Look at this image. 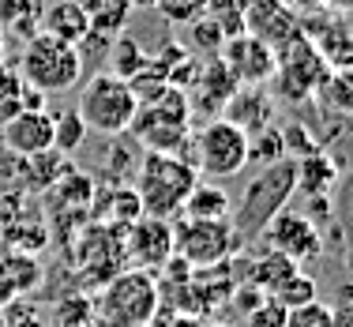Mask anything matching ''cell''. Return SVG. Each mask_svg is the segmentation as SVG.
Here are the masks:
<instances>
[{"label":"cell","instance_id":"obj_32","mask_svg":"<svg viewBox=\"0 0 353 327\" xmlns=\"http://www.w3.org/2000/svg\"><path fill=\"white\" fill-rule=\"evenodd\" d=\"M282 143H285V155L293 150V158H305V155H312V150H319V143L308 136L305 124H293V128H285V132H282Z\"/></svg>","mask_w":353,"mask_h":327},{"label":"cell","instance_id":"obj_39","mask_svg":"<svg viewBox=\"0 0 353 327\" xmlns=\"http://www.w3.org/2000/svg\"><path fill=\"white\" fill-rule=\"evenodd\" d=\"M0 327H4V313H0Z\"/></svg>","mask_w":353,"mask_h":327},{"label":"cell","instance_id":"obj_36","mask_svg":"<svg viewBox=\"0 0 353 327\" xmlns=\"http://www.w3.org/2000/svg\"><path fill=\"white\" fill-rule=\"evenodd\" d=\"M128 8H154V0H124Z\"/></svg>","mask_w":353,"mask_h":327},{"label":"cell","instance_id":"obj_35","mask_svg":"<svg viewBox=\"0 0 353 327\" xmlns=\"http://www.w3.org/2000/svg\"><path fill=\"white\" fill-rule=\"evenodd\" d=\"M72 4H75V8H83L87 15H98V12H102V8L109 4V0H72Z\"/></svg>","mask_w":353,"mask_h":327},{"label":"cell","instance_id":"obj_30","mask_svg":"<svg viewBox=\"0 0 353 327\" xmlns=\"http://www.w3.org/2000/svg\"><path fill=\"white\" fill-rule=\"evenodd\" d=\"M57 327H94V301L68 297L57 308Z\"/></svg>","mask_w":353,"mask_h":327},{"label":"cell","instance_id":"obj_21","mask_svg":"<svg viewBox=\"0 0 353 327\" xmlns=\"http://www.w3.org/2000/svg\"><path fill=\"white\" fill-rule=\"evenodd\" d=\"M267 301H274L279 308H301V305H312V301H319V286L316 279H308L305 271H293L290 279H282L279 286H274L271 293H267Z\"/></svg>","mask_w":353,"mask_h":327},{"label":"cell","instance_id":"obj_19","mask_svg":"<svg viewBox=\"0 0 353 327\" xmlns=\"http://www.w3.org/2000/svg\"><path fill=\"white\" fill-rule=\"evenodd\" d=\"M293 271H301L297 264H293L290 256H282V252H274V248H267L263 256H256L252 259V271L248 275H241V282H248V286H256L259 293H271L274 286H279L282 279H290Z\"/></svg>","mask_w":353,"mask_h":327},{"label":"cell","instance_id":"obj_1","mask_svg":"<svg viewBox=\"0 0 353 327\" xmlns=\"http://www.w3.org/2000/svg\"><path fill=\"white\" fill-rule=\"evenodd\" d=\"M162 308V290L147 271H117L94 297V327H150Z\"/></svg>","mask_w":353,"mask_h":327},{"label":"cell","instance_id":"obj_15","mask_svg":"<svg viewBox=\"0 0 353 327\" xmlns=\"http://www.w3.org/2000/svg\"><path fill=\"white\" fill-rule=\"evenodd\" d=\"M271 117H274V102L267 95V87H237L222 109V121L237 124L245 136H256V132L271 128Z\"/></svg>","mask_w":353,"mask_h":327},{"label":"cell","instance_id":"obj_7","mask_svg":"<svg viewBox=\"0 0 353 327\" xmlns=\"http://www.w3.org/2000/svg\"><path fill=\"white\" fill-rule=\"evenodd\" d=\"M241 233L230 218H176L173 222V256L188 267H214L233 259Z\"/></svg>","mask_w":353,"mask_h":327},{"label":"cell","instance_id":"obj_26","mask_svg":"<svg viewBox=\"0 0 353 327\" xmlns=\"http://www.w3.org/2000/svg\"><path fill=\"white\" fill-rule=\"evenodd\" d=\"M154 8L162 12L165 23H173V27H188V23H196L207 15V0H154Z\"/></svg>","mask_w":353,"mask_h":327},{"label":"cell","instance_id":"obj_12","mask_svg":"<svg viewBox=\"0 0 353 327\" xmlns=\"http://www.w3.org/2000/svg\"><path fill=\"white\" fill-rule=\"evenodd\" d=\"M233 90H237V79L222 64V57H196V72H192L188 87H184V98H188L192 113L199 109L203 117H222Z\"/></svg>","mask_w":353,"mask_h":327},{"label":"cell","instance_id":"obj_22","mask_svg":"<svg viewBox=\"0 0 353 327\" xmlns=\"http://www.w3.org/2000/svg\"><path fill=\"white\" fill-rule=\"evenodd\" d=\"M150 57L143 53V46L132 34H117L113 46H109V72L121 75V79H132L143 64H147Z\"/></svg>","mask_w":353,"mask_h":327},{"label":"cell","instance_id":"obj_29","mask_svg":"<svg viewBox=\"0 0 353 327\" xmlns=\"http://www.w3.org/2000/svg\"><path fill=\"white\" fill-rule=\"evenodd\" d=\"M282 327H334V320H331V308L323 301H312V305L290 308Z\"/></svg>","mask_w":353,"mask_h":327},{"label":"cell","instance_id":"obj_16","mask_svg":"<svg viewBox=\"0 0 353 327\" xmlns=\"http://www.w3.org/2000/svg\"><path fill=\"white\" fill-rule=\"evenodd\" d=\"M90 30V15L83 8H75L72 0H49L41 4V34L68 41V46H79Z\"/></svg>","mask_w":353,"mask_h":327},{"label":"cell","instance_id":"obj_6","mask_svg":"<svg viewBox=\"0 0 353 327\" xmlns=\"http://www.w3.org/2000/svg\"><path fill=\"white\" fill-rule=\"evenodd\" d=\"M136 98H132L128 83L113 72H98L83 83V95L75 113L83 117L87 132H98V136H121L128 132L132 117H136Z\"/></svg>","mask_w":353,"mask_h":327},{"label":"cell","instance_id":"obj_38","mask_svg":"<svg viewBox=\"0 0 353 327\" xmlns=\"http://www.w3.org/2000/svg\"><path fill=\"white\" fill-rule=\"evenodd\" d=\"M199 327H230V324H218V320H203Z\"/></svg>","mask_w":353,"mask_h":327},{"label":"cell","instance_id":"obj_17","mask_svg":"<svg viewBox=\"0 0 353 327\" xmlns=\"http://www.w3.org/2000/svg\"><path fill=\"white\" fill-rule=\"evenodd\" d=\"M293 162H297V192L301 196H327V188L339 177V170H334L331 155L323 147L305 155V158H293Z\"/></svg>","mask_w":353,"mask_h":327},{"label":"cell","instance_id":"obj_37","mask_svg":"<svg viewBox=\"0 0 353 327\" xmlns=\"http://www.w3.org/2000/svg\"><path fill=\"white\" fill-rule=\"evenodd\" d=\"M0 68H4V30H0Z\"/></svg>","mask_w":353,"mask_h":327},{"label":"cell","instance_id":"obj_9","mask_svg":"<svg viewBox=\"0 0 353 327\" xmlns=\"http://www.w3.org/2000/svg\"><path fill=\"white\" fill-rule=\"evenodd\" d=\"M274 57H279V68H274L271 83H279L285 98H308L319 83L327 79V72H331L323 64V57L316 53L312 38H308L305 30H301L285 49H279Z\"/></svg>","mask_w":353,"mask_h":327},{"label":"cell","instance_id":"obj_33","mask_svg":"<svg viewBox=\"0 0 353 327\" xmlns=\"http://www.w3.org/2000/svg\"><path fill=\"white\" fill-rule=\"evenodd\" d=\"M282 324H285V308H279L274 301H263L241 320V327H282Z\"/></svg>","mask_w":353,"mask_h":327},{"label":"cell","instance_id":"obj_25","mask_svg":"<svg viewBox=\"0 0 353 327\" xmlns=\"http://www.w3.org/2000/svg\"><path fill=\"white\" fill-rule=\"evenodd\" d=\"M282 158H290V155H285L279 128H263L256 136H248V162L252 166H271V162H282Z\"/></svg>","mask_w":353,"mask_h":327},{"label":"cell","instance_id":"obj_13","mask_svg":"<svg viewBox=\"0 0 353 327\" xmlns=\"http://www.w3.org/2000/svg\"><path fill=\"white\" fill-rule=\"evenodd\" d=\"M263 237L274 252L290 256L293 264H308L323 252V233H319L316 222H308L305 215H293V211H279L271 222L263 226Z\"/></svg>","mask_w":353,"mask_h":327},{"label":"cell","instance_id":"obj_24","mask_svg":"<svg viewBox=\"0 0 353 327\" xmlns=\"http://www.w3.org/2000/svg\"><path fill=\"white\" fill-rule=\"evenodd\" d=\"M0 267H4L8 282H12L15 293H30L41 282V271H38V259L34 256H23V252H12L0 259Z\"/></svg>","mask_w":353,"mask_h":327},{"label":"cell","instance_id":"obj_8","mask_svg":"<svg viewBox=\"0 0 353 327\" xmlns=\"http://www.w3.org/2000/svg\"><path fill=\"white\" fill-rule=\"evenodd\" d=\"M188 147H192L188 158L192 170L203 173V177H237L248 166V136L222 117H214L199 132H192Z\"/></svg>","mask_w":353,"mask_h":327},{"label":"cell","instance_id":"obj_31","mask_svg":"<svg viewBox=\"0 0 353 327\" xmlns=\"http://www.w3.org/2000/svg\"><path fill=\"white\" fill-rule=\"evenodd\" d=\"M19 90H23V79L15 75V68L4 64V68H0V124L19 113Z\"/></svg>","mask_w":353,"mask_h":327},{"label":"cell","instance_id":"obj_2","mask_svg":"<svg viewBox=\"0 0 353 327\" xmlns=\"http://www.w3.org/2000/svg\"><path fill=\"white\" fill-rule=\"evenodd\" d=\"M293 192H297V162H293V158L259 166V173L245 184L241 204L230 211L233 215L230 222H233V230L241 233V241L263 233V226L279 211H285V204L293 199Z\"/></svg>","mask_w":353,"mask_h":327},{"label":"cell","instance_id":"obj_14","mask_svg":"<svg viewBox=\"0 0 353 327\" xmlns=\"http://www.w3.org/2000/svg\"><path fill=\"white\" fill-rule=\"evenodd\" d=\"M0 139L12 155L34 158L41 150H53V113L49 109H19L0 124Z\"/></svg>","mask_w":353,"mask_h":327},{"label":"cell","instance_id":"obj_5","mask_svg":"<svg viewBox=\"0 0 353 327\" xmlns=\"http://www.w3.org/2000/svg\"><path fill=\"white\" fill-rule=\"evenodd\" d=\"M128 132L139 139V147L147 155H176L181 147H188L192 139V106L184 98V90L170 87L162 98L139 106L132 117Z\"/></svg>","mask_w":353,"mask_h":327},{"label":"cell","instance_id":"obj_4","mask_svg":"<svg viewBox=\"0 0 353 327\" xmlns=\"http://www.w3.org/2000/svg\"><path fill=\"white\" fill-rule=\"evenodd\" d=\"M15 75H19L27 87L41 90V95H64V90L79 87L83 79V57L79 49L68 46V41H57L49 34H38L23 41V57L15 64Z\"/></svg>","mask_w":353,"mask_h":327},{"label":"cell","instance_id":"obj_3","mask_svg":"<svg viewBox=\"0 0 353 327\" xmlns=\"http://www.w3.org/2000/svg\"><path fill=\"white\" fill-rule=\"evenodd\" d=\"M199 173L188 166V158L181 155H143V166L136 173V192L143 215L150 218H176L188 199V192L196 188Z\"/></svg>","mask_w":353,"mask_h":327},{"label":"cell","instance_id":"obj_20","mask_svg":"<svg viewBox=\"0 0 353 327\" xmlns=\"http://www.w3.org/2000/svg\"><path fill=\"white\" fill-rule=\"evenodd\" d=\"M233 211V199L225 188H218V184H199L188 192V199H184L181 215L176 218H230Z\"/></svg>","mask_w":353,"mask_h":327},{"label":"cell","instance_id":"obj_28","mask_svg":"<svg viewBox=\"0 0 353 327\" xmlns=\"http://www.w3.org/2000/svg\"><path fill=\"white\" fill-rule=\"evenodd\" d=\"M188 38H192V46L199 49L203 57H218L222 53V46H225V34L218 30V23L214 19H196V23H188Z\"/></svg>","mask_w":353,"mask_h":327},{"label":"cell","instance_id":"obj_11","mask_svg":"<svg viewBox=\"0 0 353 327\" xmlns=\"http://www.w3.org/2000/svg\"><path fill=\"white\" fill-rule=\"evenodd\" d=\"M218 57H222V64L230 68L233 79H237V87H267V83L274 79V68H279L274 49L263 46L256 34L225 38V46Z\"/></svg>","mask_w":353,"mask_h":327},{"label":"cell","instance_id":"obj_34","mask_svg":"<svg viewBox=\"0 0 353 327\" xmlns=\"http://www.w3.org/2000/svg\"><path fill=\"white\" fill-rule=\"evenodd\" d=\"M19 297V293L12 290V282H8V275H4V267H0V305H12V301Z\"/></svg>","mask_w":353,"mask_h":327},{"label":"cell","instance_id":"obj_27","mask_svg":"<svg viewBox=\"0 0 353 327\" xmlns=\"http://www.w3.org/2000/svg\"><path fill=\"white\" fill-rule=\"evenodd\" d=\"M128 15H132V8L124 4V0H109L98 15H90V30H98V34H105V38H117V34H124Z\"/></svg>","mask_w":353,"mask_h":327},{"label":"cell","instance_id":"obj_23","mask_svg":"<svg viewBox=\"0 0 353 327\" xmlns=\"http://www.w3.org/2000/svg\"><path fill=\"white\" fill-rule=\"evenodd\" d=\"M87 143V124L75 109H61L53 113V150L57 155H72Z\"/></svg>","mask_w":353,"mask_h":327},{"label":"cell","instance_id":"obj_10","mask_svg":"<svg viewBox=\"0 0 353 327\" xmlns=\"http://www.w3.org/2000/svg\"><path fill=\"white\" fill-rule=\"evenodd\" d=\"M124 264L136 267V271H162L173 256V226L170 218H150L139 215L132 226H124Z\"/></svg>","mask_w":353,"mask_h":327},{"label":"cell","instance_id":"obj_18","mask_svg":"<svg viewBox=\"0 0 353 327\" xmlns=\"http://www.w3.org/2000/svg\"><path fill=\"white\" fill-rule=\"evenodd\" d=\"M41 4L46 0H0V30L19 41L34 38L41 30Z\"/></svg>","mask_w":353,"mask_h":327}]
</instances>
